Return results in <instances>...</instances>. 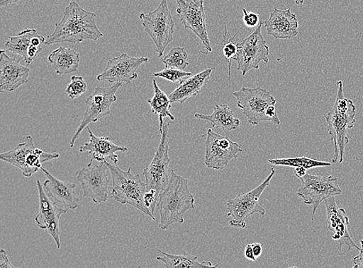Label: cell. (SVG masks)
Returning <instances> with one entry per match:
<instances>
[{
	"label": "cell",
	"instance_id": "obj_29",
	"mask_svg": "<svg viewBox=\"0 0 363 268\" xmlns=\"http://www.w3.org/2000/svg\"><path fill=\"white\" fill-rule=\"evenodd\" d=\"M268 163L274 165L290 166L294 167V168H296V167H303V168L307 170L311 168H316V167L332 165L330 163L315 161V159H312L306 156L269 159Z\"/></svg>",
	"mask_w": 363,
	"mask_h": 268
},
{
	"label": "cell",
	"instance_id": "obj_39",
	"mask_svg": "<svg viewBox=\"0 0 363 268\" xmlns=\"http://www.w3.org/2000/svg\"><path fill=\"white\" fill-rule=\"evenodd\" d=\"M307 170L305 168H303V167H296L294 170L295 175H297V177L301 179L303 177H305V175L307 174Z\"/></svg>",
	"mask_w": 363,
	"mask_h": 268
},
{
	"label": "cell",
	"instance_id": "obj_37",
	"mask_svg": "<svg viewBox=\"0 0 363 268\" xmlns=\"http://www.w3.org/2000/svg\"><path fill=\"white\" fill-rule=\"evenodd\" d=\"M245 257H246L249 261L256 262L257 258L255 257V253H253L252 245L249 244L247 245L246 248H245Z\"/></svg>",
	"mask_w": 363,
	"mask_h": 268
},
{
	"label": "cell",
	"instance_id": "obj_35",
	"mask_svg": "<svg viewBox=\"0 0 363 268\" xmlns=\"http://www.w3.org/2000/svg\"><path fill=\"white\" fill-rule=\"evenodd\" d=\"M0 268H15L7 257L6 251L2 249L0 251Z\"/></svg>",
	"mask_w": 363,
	"mask_h": 268
},
{
	"label": "cell",
	"instance_id": "obj_27",
	"mask_svg": "<svg viewBox=\"0 0 363 268\" xmlns=\"http://www.w3.org/2000/svg\"><path fill=\"white\" fill-rule=\"evenodd\" d=\"M155 89V95L147 100L148 104L151 107L152 112L157 114L159 116L160 132L162 133L164 124V119L169 118L172 121H174V116L171 112L172 103L170 98L167 96L164 92L160 89L157 85L156 78L153 81Z\"/></svg>",
	"mask_w": 363,
	"mask_h": 268
},
{
	"label": "cell",
	"instance_id": "obj_4",
	"mask_svg": "<svg viewBox=\"0 0 363 268\" xmlns=\"http://www.w3.org/2000/svg\"><path fill=\"white\" fill-rule=\"evenodd\" d=\"M173 121L164 122L162 134V139L153 161L143 171L145 175L147 192L145 195V204L152 214H155L158 198L167 186L169 178L168 170L171 159L169 158V125Z\"/></svg>",
	"mask_w": 363,
	"mask_h": 268
},
{
	"label": "cell",
	"instance_id": "obj_31",
	"mask_svg": "<svg viewBox=\"0 0 363 268\" xmlns=\"http://www.w3.org/2000/svg\"><path fill=\"white\" fill-rule=\"evenodd\" d=\"M235 35L231 39L229 37V32H228V29L225 27L224 35L223 37V54L225 56V60L228 63V66H229V76H231V62L232 59L235 60L236 56H238V50H239V44L235 43L234 41Z\"/></svg>",
	"mask_w": 363,
	"mask_h": 268
},
{
	"label": "cell",
	"instance_id": "obj_33",
	"mask_svg": "<svg viewBox=\"0 0 363 268\" xmlns=\"http://www.w3.org/2000/svg\"><path fill=\"white\" fill-rule=\"evenodd\" d=\"M193 74L182 70L165 69L164 70L153 74L155 78L166 79L174 83H180L185 78L192 76Z\"/></svg>",
	"mask_w": 363,
	"mask_h": 268
},
{
	"label": "cell",
	"instance_id": "obj_12",
	"mask_svg": "<svg viewBox=\"0 0 363 268\" xmlns=\"http://www.w3.org/2000/svg\"><path fill=\"white\" fill-rule=\"evenodd\" d=\"M300 180L301 187L298 190L297 194L303 199V203L313 206L312 221H315V215L320 203L329 197L342 194L339 180L333 175L325 177V175L306 174Z\"/></svg>",
	"mask_w": 363,
	"mask_h": 268
},
{
	"label": "cell",
	"instance_id": "obj_7",
	"mask_svg": "<svg viewBox=\"0 0 363 268\" xmlns=\"http://www.w3.org/2000/svg\"><path fill=\"white\" fill-rule=\"evenodd\" d=\"M9 152L0 155L2 161L9 163L22 171L23 177H31L42 168V164L60 157L57 153H49L37 148L31 136Z\"/></svg>",
	"mask_w": 363,
	"mask_h": 268
},
{
	"label": "cell",
	"instance_id": "obj_25",
	"mask_svg": "<svg viewBox=\"0 0 363 268\" xmlns=\"http://www.w3.org/2000/svg\"><path fill=\"white\" fill-rule=\"evenodd\" d=\"M81 55L72 48L60 47L50 53L48 62L59 75H65L78 70Z\"/></svg>",
	"mask_w": 363,
	"mask_h": 268
},
{
	"label": "cell",
	"instance_id": "obj_17",
	"mask_svg": "<svg viewBox=\"0 0 363 268\" xmlns=\"http://www.w3.org/2000/svg\"><path fill=\"white\" fill-rule=\"evenodd\" d=\"M148 61V57H135L123 53L108 62L105 71L98 75L97 80L115 83L118 82L130 83L138 79V71L140 66L147 63Z\"/></svg>",
	"mask_w": 363,
	"mask_h": 268
},
{
	"label": "cell",
	"instance_id": "obj_11",
	"mask_svg": "<svg viewBox=\"0 0 363 268\" xmlns=\"http://www.w3.org/2000/svg\"><path fill=\"white\" fill-rule=\"evenodd\" d=\"M108 170L106 161L99 162L92 158L86 167L76 172V177L83 190V197L90 199L95 204L106 203L108 201Z\"/></svg>",
	"mask_w": 363,
	"mask_h": 268
},
{
	"label": "cell",
	"instance_id": "obj_28",
	"mask_svg": "<svg viewBox=\"0 0 363 268\" xmlns=\"http://www.w3.org/2000/svg\"><path fill=\"white\" fill-rule=\"evenodd\" d=\"M163 256L157 257V261L163 262L164 267L168 268H200V267H217L211 262H199L198 257L190 255L186 253L184 255H171L158 250Z\"/></svg>",
	"mask_w": 363,
	"mask_h": 268
},
{
	"label": "cell",
	"instance_id": "obj_5",
	"mask_svg": "<svg viewBox=\"0 0 363 268\" xmlns=\"http://www.w3.org/2000/svg\"><path fill=\"white\" fill-rule=\"evenodd\" d=\"M232 95L236 99V105L253 127L264 121L272 122L277 127L281 124L276 112L277 100L269 91L260 87H242L240 91L233 92Z\"/></svg>",
	"mask_w": 363,
	"mask_h": 268
},
{
	"label": "cell",
	"instance_id": "obj_40",
	"mask_svg": "<svg viewBox=\"0 0 363 268\" xmlns=\"http://www.w3.org/2000/svg\"><path fill=\"white\" fill-rule=\"evenodd\" d=\"M21 1V0H0V6H6L8 5L18 3ZM33 1H37V0H33Z\"/></svg>",
	"mask_w": 363,
	"mask_h": 268
},
{
	"label": "cell",
	"instance_id": "obj_2",
	"mask_svg": "<svg viewBox=\"0 0 363 268\" xmlns=\"http://www.w3.org/2000/svg\"><path fill=\"white\" fill-rule=\"evenodd\" d=\"M157 207L160 212L159 228L167 230L175 223H184V214L195 209V197L189 187V180L172 170L170 181L160 194Z\"/></svg>",
	"mask_w": 363,
	"mask_h": 268
},
{
	"label": "cell",
	"instance_id": "obj_1",
	"mask_svg": "<svg viewBox=\"0 0 363 268\" xmlns=\"http://www.w3.org/2000/svg\"><path fill=\"white\" fill-rule=\"evenodd\" d=\"M96 14L83 9L77 2H70L65 8L62 20L55 23L45 45L58 43L78 44L86 40H97L104 37L96 22Z\"/></svg>",
	"mask_w": 363,
	"mask_h": 268
},
{
	"label": "cell",
	"instance_id": "obj_9",
	"mask_svg": "<svg viewBox=\"0 0 363 268\" xmlns=\"http://www.w3.org/2000/svg\"><path fill=\"white\" fill-rule=\"evenodd\" d=\"M275 173V169H272V173L257 188L228 201L227 215L231 216L232 219L229 222L231 227L246 228V221L250 216L255 214L261 216L266 214V209L259 204V199L269 186Z\"/></svg>",
	"mask_w": 363,
	"mask_h": 268
},
{
	"label": "cell",
	"instance_id": "obj_6",
	"mask_svg": "<svg viewBox=\"0 0 363 268\" xmlns=\"http://www.w3.org/2000/svg\"><path fill=\"white\" fill-rule=\"evenodd\" d=\"M106 163L113 180L111 198L121 204H129L138 209L143 214L156 221L154 214L145 204L147 185L142 181L140 174L133 175L130 167L128 171H123L117 164L109 163L106 161Z\"/></svg>",
	"mask_w": 363,
	"mask_h": 268
},
{
	"label": "cell",
	"instance_id": "obj_13",
	"mask_svg": "<svg viewBox=\"0 0 363 268\" xmlns=\"http://www.w3.org/2000/svg\"><path fill=\"white\" fill-rule=\"evenodd\" d=\"M205 164L209 169L223 170L243 149L228 136L209 129L206 135Z\"/></svg>",
	"mask_w": 363,
	"mask_h": 268
},
{
	"label": "cell",
	"instance_id": "obj_30",
	"mask_svg": "<svg viewBox=\"0 0 363 268\" xmlns=\"http://www.w3.org/2000/svg\"><path fill=\"white\" fill-rule=\"evenodd\" d=\"M188 57L189 54L184 47H174L163 58L162 62L165 65V69L184 71L189 65Z\"/></svg>",
	"mask_w": 363,
	"mask_h": 268
},
{
	"label": "cell",
	"instance_id": "obj_38",
	"mask_svg": "<svg viewBox=\"0 0 363 268\" xmlns=\"http://www.w3.org/2000/svg\"><path fill=\"white\" fill-rule=\"evenodd\" d=\"M253 253L257 258L260 257L262 252H263V247H262L261 244L259 243H255V244H252Z\"/></svg>",
	"mask_w": 363,
	"mask_h": 268
},
{
	"label": "cell",
	"instance_id": "obj_3",
	"mask_svg": "<svg viewBox=\"0 0 363 268\" xmlns=\"http://www.w3.org/2000/svg\"><path fill=\"white\" fill-rule=\"evenodd\" d=\"M337 86L339 88L335 102L325 118L335 148L333 163H342L344 161L345 149L350 142L348 131L354 127L357 115L356 105L352 100L344 96L342 81L337 82Z\"/></svg>",
	"mask_w": 363,
	"mask_h": 268
},
{
	"label": "cell",
	"instance_id": "obj_26",
	"mask_svg": "<svg viewBox=\"0 0 363 268\" xmlns=\"http://www.w3.org/2000/svg\"><path fill=\"white\" fill-rule=\"evenodd\" d=\"M195 117L198 120L210 122L217 129L233 131L239 129L240 125V120L226 104L216 105L212 115L196 113Z\"/></svg>",
	"mask_w": 363,
	"mask_h": 268
},
{
	"label": "cell",
	"instance_id": "obj_16",
	"mask_svg": "<svg viewBox=\"0 0 363 268\" xmlns=\"http://www.w3.org/2000/svg\"><path fill=\"white\" fill-rule=\"evenodd\" d=\"M177 13L183 26L199 38L207 53L213 52L206 28L204 0H176Z\"/></svg>",
	"mask_w": 363,
	"mask_h": 268
},
{
	"label": "cell",
	"instance_id": "obj_34",
	"mask_svg": "<svg viewBox=\"0 0 363 268\" xmlns=\"http://www.w3.org/2000/svg\"><path fill=\"white\" fill-rule=\"evenodd\" d=\"M242 21L245 25L250 28H257L259 24V16L258 13L248 12L246 9L242 10Z\"/></svg>",
	"mask_w": 363,
	"mask_h": 268
},
{
	"label": "cell",
	"instance_id": "obj_32",
	"mask_svg": "<svg viewBox=\"0 0 363 268\" xmlns=\"http://www.w3.org/2000/svg\"><path fill=\"white\" fill-rule=\"evenodd\" d=\"M87 90V83L82 77L72 76L71 83L67 86L65 92L67 96L74 100L86 93Z\"/></svg>",
	"mask_w": 363,
	"mask_h": 268
},
{
	"label": "cell",
	"instance_id": "obj_23",
	"mask_svg": "<svg viewBox=\"0 0 363 268\" xmlns=\"http://www.w3.org/2000/svg\"><path fill=\"white\" fill-rule=\"evenodd\" d=\"M89 134L90 141L79 148L80 153H89L94 155V159L99 162L106 161L109 158L114 163L119 162V158L116 155L117 152L125 153L128 148L119 146L106 136L98 137L91 132L89 127H87Z\"/></svg>",
	"mask_w": 363,
	"mask_h": 268
},
{
	"label": "cell",
	"instance_id": "obj_24",
	"mask_svg": "<svg viewBox=\"0 0 363 268\" xmlns=\"http://www.w3.org/2000/svg\"><path fill=\"white\" fill-rule=\"evenodd\" d=\"M215 69H208L182 81L179 86L169 95L171 103L183 104L190 98L198 95L208 82L211 74Z\"/></svg>",
	"mask_w": 363,
	"mask_h": 268
},
{
	"label": "cell",
	"instance_id": "obj_20",
	"mask_svg": "<svg viewBox=\"0 0 363 268\" xmlns=\"http://www.w3.org/2000/svg\"><path fill=\"white\" fill-rule=\"evenodd\" d=\"M327 211L328 228L335 233L333 239L339 240L340 247L343 245L352 248L360 249L354 242L349 232L350 219L346 215L345 209L340 208L336 204L335 197H331L325 200Z\"/></svg>",
	"mask_w": 363,
	"mask_h": 268
},
{
	"label": "cell",
	"instance_id": "obj_8",
	"mask_svg": "<svg viewBox=\"0 0 363 268\" xmlns=\"http://www.w3.org/2000/svg\"><path fill=\"white\" fill-rule=\"evenodd\" d=\"M145 31L153 40L158 57H163L167 47L174 40L175 23L168 8L167 0H162L157 9L140 14Z\"/></svg>",
	"mask_w": 363,
	"mask_h": 268
},
{
	"label": "cell",
	"instance_id": "obj_14",
	"mask_svg": "<svg viewBox=\"0 0 363 268\" xmlns=\"http://www.w3.org/2000/svg\"><path fill=\"white\" fill-rule=\"evenodd\" d=\"M262 25L263 23L260 22L252 35L239 44L238 54L235 61L238 62V70L242 72V76L252 69L258 70L261 62L269 63V49L262 35Z\"/></svg>",
	"mask_w": 363,
	"mask_h": 268
},
{
	"label": "cell",
	"instance_id": "obj_41",
	"mask_svg": "<svg viewBox=\"0 0 363 268\" xmlns=\"http://www.w3.org/2000/svg\"><path fill=\"white\" fill-rule=\"evenodd\" d=\"M294 1L297 5H301V4H303V2H305V0H294Z\"/></svg>",
	"mask_w": 363,
	"mask_h": 268
},
{
	"label": "cell",
	"instance_id": "obj_10",
	"mask_svg": "<svg viewBox=\"0 0 363 268\" xmlns=\"http://www.w3.org/2000/svg\"><path fill=\"white\" fill-rule=\"evenodd\" d=\"M123 86V83L118 82L111 87H96L94 94L86 100V110L83 120L70 141L73 148L83 130L91 123H95L111 114V107L117 100L116 93Z\"/></svg>",
	"mask_w": 363,
	"mask_h": 268
},
{
	"label": "cell",
	"instance_id": "obj_18",
	"mask_svg": "<svg viewBox=\"0 0 363 268\" xmlns=\"http://www.w3.org/2000/svg\"><path fill=\"white\" fill-rule=\"evenodd\" d=\"M46 39L35 29L24 30L18 35L10 37L6 43L7 52L23 58L30 65L40 53Z\"/></svg>",
	"mask_w": 363,
	"mask_h": 268
},
{
	"label": "cell",
	"instance_id": "obj_22",
	"mask_svg": "<svg viewBox=\"0 0 363 268\" xmlns=\"http://www.w3.org/2000/svg\"><path fill=\"white\" fill-rule=\"evenodd\" d=\"M47 177L43 187L48 195L53 198L60 205L67 206L69 209L79 207V199L75 194V183L59 180L43 167L41 168Z\"/></svg>",
	"mask_w": 363,
	"mask_h": 268
},
{
	"label": "cell",
	"instance_id": "obj_36",
	"mask_svg": "<svg viewBox=\"0 0 363 268\" xmlns=\"http://www.w3.org/2000/svg\"><path fill=\"white\" fill-rule=\"evenodd\" d=\"M360 244L359 255L352 260L353 268H363V240H361Z\"/></svg>",
	"mask_w": 363,
	"mask_h": 268
},
{
	"label": "cell",
	"instance_id": "obj_15",
	"mask_svg": "<svg viewBox=\"0 0 363 268\" xmlns=\"http://www.w3.org/2000/svg\"><path fill=\"white\" fill-rule=\"evenodd\" d=\"M39 196V213L35 216V222L41 230L47 231L54 239L57 248L61 249L60 219L69 209L60 206V204L49 197L40 180L37 181Z\"/></svg>",
	"mask_w": 363,
	"mask_h": 268
},
{
	"label": "cell",
	"instance_id": "obj_21",
	"mask_svg": "<svg viewBox=\"0 0 363 268\" xmlns=\"http://www.w3.org/2000/svg\"><path fill=\"white\" fill-rule=\"evenodd\" d=\"M264 24L268 35L277 40H289L298 35L299 23L296 15L291 9L279 10L274 8Z\"/></svg>",
	"mask_w": 363,
	"mask_h": 268
},
{
	"label": "cell",
	"instance_id": "obj_19",
	"mask_svg": "<svg viewBox=\"0 0 363 268\" xmlns=\"http://www.w3.org/2000/svg\"><path fill=\"white\" fill-rule=\"evenodd\" d=\"M20 59L0 52V91L11 92L29 81L30 69L20 64Z\"/></svg>",
	"mask_w": 363,
	"mask_h": 268
}]
</instances>
